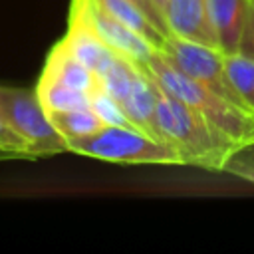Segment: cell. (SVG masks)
<instances>
[{
    "mask_svg": "<svg viewBox=\"0 0 254 254\" xmlns=\"http://www.w3.org/2000/svg\"><path fill=\"white\" fill-rule=\"evenodd\" d=\"M155 121L159 139L175 147L183 165L222 171L226 157L238 147L226 133L161 87L157 93Z\"/></svg>",
    "mask_w": 254,
    "mask_h": 254,
    "instance_id": "1",
    "label": "cell"
},
{
    "mask_svg": "<svg viewBox=\"0 0 254 254\" xmlns=\"http://www.w3.org/2000/svg\"><path fill=\"white\" fill-rule=\"evenodd\" d=\"M145 69L163 91L194 109L238 145L254 141V113L216 95L194 77L187 75L163 50H157L153 54Z\"/></svg>",
    "mask_w": 254,
    "mask_h": 254,
    "instance_id": "2",
    "label": "cell"
},
{
    "mask_svg": "<svg viewBox=\"0 0 254 254\" xmlns=\"http://www.w3.org/2000/svg\"><path fill=\"white\" fill-rule=\"evenodd\" d=\"M67 151L121 165H183L169 143L129 127L105 125L97 133L67 139Z\"/></svg>",
    "mask_w": 254,
    "mask_h": 254,
    "instance_id": "3",
    "label": "cell"
},
{
    "mask_svg": "<svg viewBox=\"0 0 254 254\" xmlns=\"http://www.w3.org/2000/svg\"><path fill=\"white\" fill-rule=\"evenodd\" d=\"M0 113L26 141L34 159L67 151L65 137L54 127L36 89L0 85Z\"/></svg>",
    "mask_w": 254,
    "mask_h": 254,
    "instance_id": "4",
    "label": "cell"
},
{
    "mask_svg": "<svg viewBox=\"0 0 254 254\" xmlns=\"http://www.w3.org/2000/svg\"><path fill=\"white\" fill-rule=\"evenodd\" d=\"M101 87L117 99L137 129L159 139L155 121L159 85L145 67L119 56L117 62L101 77Z\"/></svg>",
    "mask_w": 254,
    "mask_h": 254,
    "instance_id": "5",
    "label": "cell"
},
{
    "mask_svg": "<svg viewBox=\"0 0 254 254\" xmlns=\"http://www.w3.org/2000/svg\"><path fill=\"white\" fill-rule=\"evenodd\" d=\"M163 52L190 77H194L198 83H202L204 87H208L210 91H214L216 95L236 103L238 107L250 111L246 107V103L240 99V95L236 93V89L232 87L226 69H224V54L216 48L204 46V44H196V42H189L177 36H169ZM254 113V111H250Z\"/></svg>",
    "mask_w": 254,
    "mask_h": 254,
    "instance_id": "6",
    "label": "cell"
},
{
    "mask_svg": "<svg viewBox=\"0 0 254 254\" xmlns=\"http://www.w3.org/2000/svg\"><path fill=\"white\" fill-rule=\"evenodd\" d=\"M62 42L99 79L107 73V69L119 58V54L107 46V42L99 36V32L91 24V20L85 12L83 0H71L69 18H67V32L62 38Z\"/></svg>",
    "mask_w": 254,
    "mask_h": 254,
    "instance_id": "7",
    "label": "cell"
},
{
    "mask_svg": "<svg viewBox=\"0 0 254 254\" xmlns=\"http://www.w3.org/2000/svg\"><path fill=\"white\" fill-rule=\"evenodd\" d=\"M83 6H85V12L91 24L95 26L99 36L107 42L111 50H115L119 56L131 60L133 64L141 67H147L153 54L157 52V48L147 38H143L141 34L131 30L127 24H123L121 20L105 12L95 0H83Z\"/></svg>",
    "mask_w": 254,
    "mask_h": 254,
    "instance_id": "8",
    "label": "cell"
},
{
    "mask_svg": "<svg viewBox=\"0 0 254 254\" xmlns=\"http://www.w3.org/2000/svg\"><path fill=\"white\" fill-rule=\"evenodd\" d=\"M163 16L171 36L218 50L216 36L208 20L206 0H167Z\"/></svg>",
    "mask_w": 254,
    "mask_h": 254,
    "instance_id": "9",
    "label": "cell"
},
{
    "mask_svg": "<svg viewBox=\"0 0 254 254\" xmlns=\"http://www.w3.org/2000/svg\"><path fill=\"white\" fill-rule=\"evenodd\" d=\"M250 0H206L208 20L216 36L218 50L228 56L238 52Z\"/></svg>",
    "mask_w": 254,
    "mask_h": 254,
    "instance_id": "10",
    "label": "cell"
},
{
    "mask_svg": "<svg viewBox=\"0 0 254 254\" xmlns=\"http://www.w3.org/2000/svg\"><path fill=\"white\" fill-rule=\"evenodd\" d=\"M44 77H50L54 81H60L67 87L81 89L87 93H93L101 87V79L85 65L81 64L65 46L64 42H56L46 58V65L42 71Z\"/></svg>",
    "mask_w": 254,
    "mask_h": 254,
    "instance_id": "11",
    "label": "cell"
},
{
    "mask_svg": "<svg viewBox=\"0 0 254 254\" xmlns=\"http://www.w3.org/2000/svg\"><path fill=\"white\" fill-rule=\"evenodd\" d=\"M34 89H36L38 99H40V103L48 115L91 107V93L67 87V85L54 81L50 77H44V75H40Z\"/></svg>",
    "mask_w": 254,
    "mask_h": 254,
    "instance_id": "12",
    "label": "cell"
},
{
    "mask_svg": "<svg viewBox=\"0 0 254 254\" xmlns=\"http://www.w3.org/2000/svg\"><path fill=\"white\" fill-rule=\"evenodd\" d=\"M105 12H109L111 16H115L117 20H121L123 24H127L131 30H135L137 34H141L143 38H147L157 50H163L169 36H165L133 2L129 0H95Z\"/></svg>",
    "mask_w": 254,
    "mask_h": 254,
    "instance_id": "13",
    "label": "cell"
},
{
    "mask_svg": "<svg viewBox=\"0 0 254 254\" xmlns=\"http://www.w3.org/2000/svg\"><path fill=\"white\" fill-rule=\"evenodd\" d=\"M50 119H52L54 127L65 137V141L97 133L99 129L105 127V123L99 119V115L91 107L73 109V111H65V113H54V115H50Z\"/></svg>",
    "mask_w": 254,
    "mask_h": 254,
    "instance_id": "14",
    "label": "cell"
},
{
    "mask_svg": "<svg viewBox=\"0 0 254 254\" xmlns=\"http://www.w3.org/2000/svg\"><path fill=\"white\" fill-rule=\"evenodd\" d=\"M224 69L240 99L250 111H254V60L238 52L228 54L224 56Z\"/></svg>",
    "mask_w": 254,
    "mask_h": 254,
    "instance_id": "15",
    "label": "cell"
},
{
    "mask_svg": "<svg viewBox=\"0 0 254 254\" xmlns=\"http://www.w3.org/2000/svg\"><path fill=\"white\" fill-rule=\"evenodd\" d=\"M91 109L99 115V119L105 125H115V127H129V129H137L135 123L125 115L123 107L117 103V99L113 95H109L103 87H99L97 91L91 93ZM141 131V129H139Z\"/></svg>",
    "mask_w": 254,
    "mask_h": 254,
    "instance_id": "16",
    "label": "cell"
},
{
    "mask_svg": "<svg viewBox=\"0 0 254 254\" xmlns=\"http://www.w3.org/2000/svg\"><path fill=\"white\" fill-rule=\"evenodd\" d=\"M222 173L254 185V141L238 145L224 161Z\"/></svg>",
    "mask_w": 254,
    "mask_h": 254,
    "instance_id": "17",
    "label": "cell"
},
{
    "mask_svg": "<svg viewBox=\"0 0 254 254\" xmlns=\"http://www.w3.org/2000/svg\"><path fill=\"white\" fill-rule=\"evenodd\" d=\"M0 151L16 155L18 159H34L28 151L26 141L12 129V125L6 121V117L2 113H0Z\"/></svg>",
    "mask_w": 254,
    "mask_h": 254,
    "instance_id": "18",
    "label": "cell"
},
{
    "mask_svg": "<svg viewBox=\"0 0 254 254\" xmlns=\"http://www.w3.org/2000/svg\"><path fill=\"white\" fill-rule=\"evenodd\" d=\"M238 54L254 60V0H250V6H248V14L244 20V28L238 44Z\"/></svg>",
    "mask_w": 254,
    "mask_h": 254,
    "instance_id": "19",
    "label": "cell"
},
{
    "mask_svg": "<svg viewBox=\"0 0 254 254\" xmlns=\"http://www.w3.org/2000/svg\"><path fill=\"white\" fill-rule=\"evenodd\" d=\"M129 2H133L165 36H171V32H169V26H167V22H165V18H163V12L157 8V4L153 2V0H129Z\"/></svg>",
    "mask_w": 254,
    "mask_h": 254,
    "instance_id": "20",
    "label": "cell"
},
{
    "mask_svg": "<svg viewBox=\"0 0 254 254\" xmlns=\"http://www.w3.org/2000/svg\"><path fill=\"white\" fill-rule=\"evenodd\" d=\"M6 159H18V157L16 155H10L6 151H0V161H6Z\"/></svg>",
    "mask_w": 254,
    "mask_h": 254,
    "instance_id": "21",
    "label": "cell"
},
{
    "mask_svg": "<svg viewBox=\"0 0 254 254\" xmlns=\"http://www.w3.org/2000/svg\"><path fill=\"white\" fill-rule=\"evenodd\" d=\"M153 2H155V4H157V8H159V10L163 12V8H165V4H167V0H153ZM163 18H165V16H163Z\"/></svg>",
    "mask_w": 254,
    "mask_h": 254,
    "instance_id": "22",
    "label": "cell"
}]
</instances>
